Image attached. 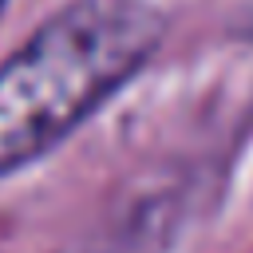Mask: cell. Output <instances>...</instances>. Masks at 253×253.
I'll return each instance as SVG.
<instances>
[{
    "mask_svg": "<svg viewBox=\"0 0 253 253\" xmlns=\"http://www.w3.org/2000/svg\"><path fill=\"white\" fill-rule=\"evenodd\" d=\"M166 40L154 0H67L0 63V178L99 115Z\"/></svg>",
    "mask_w": 253,
    "mask_h": 253,
    "instance_id": "cell-1",
    "label": "cell"
},
{
    "mask_svg": "<svg viewBox=\"0 0 253 253\" xmlns=\"http://www.w3.org/2000/svg\"><path fill=\"white\" fill-rule=\"evenodd\" d=\"M4 4H8V0H0V12H4Z\"/></svg>",
    "mask_w": 253,
    "mask_h": 253,
    "instance_id": "cell-2",
    "label": "cell"
}]
</instances>
